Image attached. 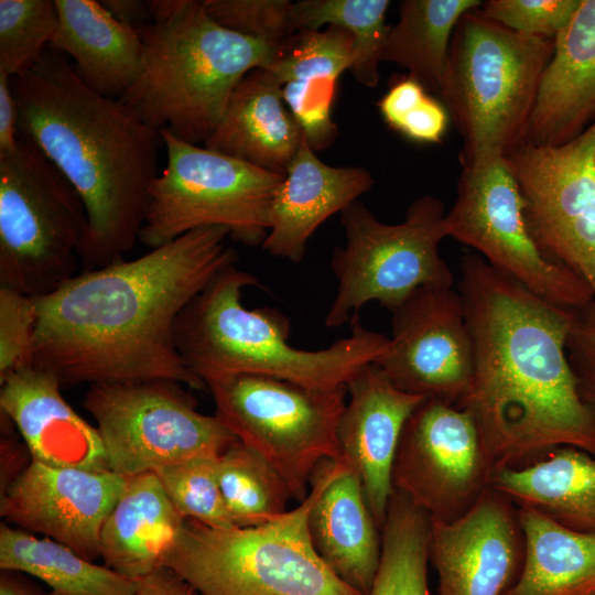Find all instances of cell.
Returning a JSON list of instances; mask_svg holds the SVG:
<instances>
[{
	"mask_svg": "<svg viewBox=\"0 0 595 595\" xmlns=\"http://www.w3.org/2000/svg\"><path fill=\"white\" fill-rule=\"evenodd\" d=\"M228 237L225 227L197 228L136 259L83 271L35 298L32 366L62 388L170 380L206 389L183 364L174 326L185 306L236 264Z\"/></svg>",
	"mask_w": 595,
	"mask_h": 595,
	"instance_id": "1",
	"label": "cell"
},
{
	"mask_svg": "<svg viewBox=\"0 0 595 595\" xmlns=\"http://www.w3.org/2000/svg\"><path fill=\"white\" fill-rule=\"evenodd\" d=\"M459 267L473 377L456 405L472 416L495 472L560 446L595 456V413L566 354L573 310L539 298L477 253L463 256Z\"/></svg>",
	"mask_w": 595,
	"mask_h": 595,
	"instance_id": "2",
	"label": "cell"
},
{
	"mask_svg": "<svg viewBox=\"0 0 595 595\" xmlns=\"http://www.w3.org/2000/svg\"><path fill=\"white\" fill-rule=\"evenodd\" d=\"M12 89L19 134L61 171L86 208L83 271L125 260L139 241L159 175L160 131L121 99L87 86L53 48L12 78Z\"/></svg>",
	"mask_w": 595,
	"mask_h": 595,
	"instance_id": "3",
	"label": "cell"
},
{
	"mask_svg": "<svg viewBox=\"0 0 595 595\" xmlns=\"http://www.w3.org/2000/svg\"><path fill=\"white\" fill-rule=\"evenodd\" d=\"M260 286L236 264L220 271L181 312L174 326L176 350L205 385L236 375H261L313 389L342 386L387 349L389 338L359 321L351 334L320 350L289 344V318L277 309L248 310L242 291Z\"/></svg>",
	"mask_w": 595,
	"mask_h": 595,
	"instance_id": "4",
	"label": "cell"
},
{
	"mask_svg": "<svg viewBox=\"0 0 595 595\" xmlns=\"http://www.w3.org/2000/svg\"><path fill=\"white\" fill-rule=\"evenodd\" d=\"M137 79L121 99L148 126L203 143L249 72L267 68L278 47L217 23L203 0H151Z\"/></svg>",
	"mask_w": 595,
	"mask_h": 595,
	"instance_id": "5",
	"label": "cell"
},
{
	"mask_svg": "<svg viewBox=\"0 0 595 595\" xmlns=\"http://www.w3.org/2000/svg\"><path fill=\"white\" fill-rule=\"evenodd\" d=\"M554 40L515 32L478 8L458 21L440 93L462 138V167L505 158L526 141Z\"/></svg>",
	"mask_w": 595,
	"mask_h": 595,
	"instance_id": "6",
	"label": "cell"
},
{
	"mask_svg": "<svg viewBox=\"0 0 595 595\" xmlns=\"http://www.w3.org/2000/svg\"><path fill=\"white\" fill-rule=\"evenodd\" d=\"M314 498L253 527L215 528L186 519L164 566L202 595H363L316 553L309 532Z\"/></svg>",
	"mask_w": 595,
	"mask_h": 595,
	"instance_id": "7",
	"label": "cell"
},
{
	"mask_svg": "<svg viewBox=\"0 0 595 595\" xmlns=\"http://www.w3.org/2000/svg\"><path fill=\"white\" fill-rule=\"evenodd\" d=\"M88 227L83 201L28 138L0 154V285L32 298L76 275Z\"/></svg>",
	"mask_w": 595,
	"mask_h": 595,
	"instance_id": "8",
	"label": "cell"
},
{
	"mask_svg": "<svg viewBox=\"0 0 595 595\" xmlns=\"http://www.w3.org/2000/svg\"><path fill=\"white\" fill-rule=\"evenodd\" d=\"M445 215L442 199L433 195L413 199L398 224L380 221L360 201L345 208L346 242L332 253L337 291L325 326L354 324L371 301L391 311L422 286L453 288L454 274L439 250L448 237Z\"/></svg>",
	"mask_w": 595,
	"mask_h": 595,
	"instance_id": "9",
	"label": "cell"
},
{
	"mask_svg": "<svg viewBox=\"0 0 595 595\" xmlns=\"http://www.w3.org/2000/svg\"><path fill=\"white\" fill-rule=\"evenodd\" d=\"M166 165L153 181L139 241L150 249L203 227L262 245L273 196L284 175L269 172L160 131Z\"/></svg>",
	"mask_w": 595,
	"mask_h": 595,
	"instance_id": "10",
	"label": "cell"
},
{
	"mask_svg": "<svg viewBox=\"0 0 595 595\" xmlns=\"http://www.w3.org/2000/svg\"><path fill=\"white\" fill-rule=\"evenodd\" d=\"M206 389L214 415L237 441L269 462L300 502L316 468L338 459L336 433L346 386L322 390L245 374L208 381Z\"/></svg>",
	"mask_w": 595,
	"mask_h": 595,
	"instance_id": "11",
	"label": "cell"
},
{
	"mask_svg": "<svg viewBox=\"0 0 595 595\" xmlns=\"http://www.w3.org/2000/svg\"><path fill=\"white\" fill-rule=\"evenodd\" d=\"M83 405L96 422L109 468L126 477L217 457L237 441L216 415L197 411L175 381L91 385Z\"/></svg>",
	"mask_w": 595,
	"mask_h": 595,
	"instance_id": "12",
	"label": "cell"
},
{
	"mask_svg": "<svg viewBox=\"0 0 595 595\" xmlns=\"http://www.w3.org/2000/svg\"><path fill=\"white\" fill-rule=\"evenodd\" d=\"M523 199L505 158L462 167L445 215L448 237L547 302L576 310L595 299L576 273L548 260L533 241Z\"/></svg>",
	"mask_w": 595,
	"mask_h": 595,
	"instance_id": "13",
	"label": "cell"
},
{
	"mask_svg": "<svg viewBox=\"0 0 595 595\" xmlns=\"http://www.w3.org/2000/svg\"><path fill=\"white\" fill-rule=\"evenodd\" d=\"M505 159L537 247L581 277L595 295V121L565 143L523 142Z\"/></svg>",
	"mask_w": 595,
	"mask_h": 595,
	"instance_id": "14",
	"label": "cell"
},
{
	"mask_svg": "<svg viewBox=\"0 0 595 595\" xmlns=\"http://www.w3.org/2000/svg\"><path fill=\"white\" fill-rule=\"evenodd\" d=\"M495 467L472 416L455 404L425 398L401 433L393 490L430 518L453 521L490 487Z\"/></svg>",
	"mask_w": 595,
	"mask_h": 595,
	"instance_id": "15",
	"label": "cell"
},
{
	"mask_svg": "<svg viewBox=\"0 0 595 595\" xmlns=\"http://www.w3.org/2000/svg\"><path fill=\"white\" fill-rule=\"evenodd\" d=\"M391 312V337L375 361L398 389L457 404L473 377V345L462 296L422 286Z\"/></svg>",
	"mask_w": 595,
	"mask_h": 595,
	"instance_id": "16",
	"label": "cell"
},
{
	"mask_svg": "<svg viewBox=\"0 0 595 595\" xmlns=\"http://www.w3.org/2000/svg\"><path fill=\"white\" fill-rule=\"evenodd\" d=\"M127 480L110 468L55 467L31 459L1 490L0 515L94 562L100 558L102 526Z\"/></svg>",
	"mask_w": 595,
	"mask_h": 595,
	"instance_id": "17",
	"label": "cell"
},
{
	"mask_svg": "<svg viewBox=\"0 0 595 595\" xmlns=\"http://www.w3.org/2000/svg\"><path fill=\"white\" fill-rule=\"evenodd\" d=\"M523 554L517 507L491 487L459 518H431L429 558L437 595H506Z\"/></svg>",
	"mask_w": 595,
	"mask_h": 595,
	"instance_id": "18",
	"label": "cell"
},
{
	"mask_svg": "<svg viewBox=\"0 0 595 595\" xmlns=\"http://www.w3.org/2000/svg\"><path fill=\"white\" fill-rule=\"evenodd\" d=\"M346 387L349 401L336 433L338 461L359 477L381 530L394 491L392 467L401 433L425 397L394 387L375 363L361 367Z\"/></svg>",
	"mask_w": 595,
	"mask_h": 595,
	"instance_id": "19",
	"label": "cell"
},
{
	"mask_svg": "<svg viewBox=\"0 0 595 595\" xmlns=\"http://www.w3.org/2000/svg\"><path fill=\"white\" fill-rule=\"evenodd\" d=\"M310 488L312 544L328 569L345 584L367 595L381 559L379 529L359 477L338 459L324 461Z\"/></svg>",
	"mask_w": 595,
	"mask_h": 595,
	"instance_id": "20",
	"label": "cell"
},
{
	"mask_svg": "<svg viewBox=\"0 0 595 595\" xmlns=\"http://www.w3.org/2000/svg\"><path fill=\"white\" fill-rule=\"evenodd\" d=\"M58 380L30 365L0 380V410L21 434L32 461L55 467L109 468L96 426L63 398Z\"/></svg>",
	"mask_w": 595,
	"mask_h": 595,
	"instance_id": "21",
	"label": "cell"
},
{
	"mask_svg": "<svg viewBox=\"0 0 595 595\" xmlns=\"http://www.w3.org/2000/svg\"><path fill=\"white\" fill-rule=\"evenodd\" d=\"M374 183L364 167L327 165L304 138L273 196L262 249L273 257L301 262L316 229L358 201Z\"/></svg>",
	"mask_w": 595,
	"mask_h": 595,
	"instance_id": "22",
	"label": "cell"
},
{
	"mask_svg": "<svg viewBox=\"0 0 595 595\" xmlns=\"http://www.w3.org/2000/svg\"><path fill=\"white\" fill-rule=\"evenodd\" d=\"M595 121V0H581L554 37L526 141L559 145Z\"/></svg>",
	"mask_w": 595,
	"mask_h": 595,
	"instance_id": "23",
	"label": "cell"
},
{
	"mask_svg": "<svg viewBox=\"0 0 595 595\" xmlns=\"http://www.w3.org/2000/svg\"><path fill=\"white\" fill-rule=\"evenodd\" d=\"M355 39L347 29L300 30L277 50L267 69L282 87L289 111L314 151L328 148L338 134L332 106L340 74L353 66Z\"/></svg>",
	"mask_w": 595,
	"mask_h": 595,
	"instance_id": "24",
	"label": "cell"
},
{
	"mask_svg": "<svg viewBox=\"0 0 595 595\" xmlns=\"http://www.w3.org/2000/svg\"><path fill=\"white\" fill-rule=\"evenodd\" d=\"M303 131L284 106L282 87L267 68L249 72L232 90L204 147L285 175Z\"/></svg>",
	"mask_w": 595,
	"mask_h": 595,
	"instance_id": "25",
	"label": "cell"
},
{
	"mask_svg": "<svg viewBox=\"0 0 595 595\" xmlns=\"http://www.w3.org/2000/svg\"><path fill=\"white\" fill-rule=\"evenodd\" d=\"M57 28L50 47L74 60L84 83L121 98L139 74L143 43L137 28L118 21L100 1L55 0Z\"/></svg>",
	"mask_w": 595,
	"mask_h": 595,
	"instance_id": "26",
	"label": "cell"
},
{
	"mask_svg": "<svg viewBox=\"0 0 595 595\" xmlns=\"http://www.w3.org/2000/svg\"><path fill=\"white\" fill-rule=\"evenodd\" d=\"M185 520L155 473L128 477L122 495L102 526L100 558L106 566L139 580L164 566Z\"/></svg>",
	"mask_w": 595,
	"mask_h": 595,
	"instance_id": "27",
	"label": "cell"
},
{
	"mask_svg": "<svg viewBox=\"0 0 595 595\" xmlns=\"http://www.w3.org/2000/svg\"><path fill=\"white\" fill-rule=\"evenodd\" d=\"M490 487L516 507L595 533V456L581 448L560 446L522 466L498 469Z\"/></svg>",
	"mask_w": 595,
	"mask_h": 595,
	"instance_id": "28",
	"label": "cell"
},
{
	"mask_svg": "<svg viewBox=\"0 0 595 595\" xmlns=\"http://www.w3.org/2000/svg\"><path fill=\"white\" fill-rule=\"evenodd\" d=\"M523 563L506 595H595V533L569 529L517 507Z\"/></svg>",
	"mask_w": 595,
	"mask_h": 595,
	"instance_id": "29",
	"label": "cell"
},
{
	"mask_svg": "<svg viewBox=\"0 0 595 595\" xmlns=\"http://www.w3.org/2000/svg\"><path fill=\"white\" fill-rule=\"evenodd\" d=\"M0 569L28 573L47 584L56 595H134L139 585V580L7 522L0 526Z\"/></svg>",
	"mask_w": 595,
	"mask_h": 595,
	"instance_id": "30",
	"label": "cell"
},
{
	"mask_svg": "<svg viewBox=\"0 0 595 595\" xmlns=\"http://www.w3.org/2000/svg\"><path fill=\"white\" fill-rule=\"evenodd\" d=\"M479 0H403L390 26L382 62L408 71L428 91L440 95L451 40L459 19L478 8Z\"/></svg>",
	"mask_w": 595,
	"mask_h": 595,
	"instance_id": "31",
	"label": "cell"
},
{
	"mask_svg": "<svg viewBox=\"0 0 595 595\" xmlns=\"http://www.w3.org/2000/svg\"><path fill=\"white\" fill-rule=\"evenodd\" d=\"M430 536V516L394 491L381 528L379 569L367 595H431Z\"/></svg>",
	"mask_w": 595,
	"mask_h": 595,
	"instance_id": "32",
	"label": "cell"
},
{
	"mask_svg": "<svg viewBox=\"0 0 595 595\" xmlns=\"http://www.w3.org/2000/svg\"><path fill=\"white\" fill-rule=\"evenodd\" d=\"M216 476L231 522L253 527L288 511L292 498L281 475L239 441L216 458Z\"/></svg>",
	"mask_w": 595,
	"mask_h": 595,
	"instance_id": "33",
	"label": "cell"
},
{
	"mask_svg": "<svg viewBox=\"0 0 595 595\" xmlns=\"http://www.w3.org/2000/svg\"><path fill=\"white\" fill-rule=\"evenodd\" d=\"M388 0H300L293 2L295 31L320 30L337 25L351 32L355 39V61L350 67L355 79L374 88L379 84L390 26L386 24Z\"/></svg>",
	"mask_w": 595,
	"mask_h": 595,
	"instance_id": "34",
	"label": "cell"
},
{
	"mask_svg": "<svg viewBox=\"0 0 595 595\" xmlns=\"http://www.w3.org/2000/svg\"><path fill=\"white\" fill-rule=\"evenodd\" d=\"M56 28L55 0H0V72L10 78L28 72Z\"/></svg>",
	"mask_w": 595,
	"mask_h": 595,
	"instance_id": "35",
	"label": "cell"
},
{
	"mask_svg": "<svg viewBox=\"0 0 595 595\" xmlns=\"http://www.w3.org/2000/svg\"><path fill=\"white\" fill-rule=\"evenodd\" d=\"M216 458L187 459L161 467L153 473L184 519L215 528H230L235 526L218 485Z\"/></svg>",
	"mask_w": 595,
	"mask_h": 595,
	"instance_id": "36",
	"label": "cell"
},
{
	"mask_svg": "<svg viewBox=\"0 0 595 595\" xmlns=\"http://www.w3.org/2000/svg\"><path fill=\"white\" fill-rule=\"evenodd\" d=\"M414 78L391 84L378 106L386 123L412 141L437 144L446 132L450 115L442 101Z\"/></svg>",
	"mask_w": 595,
	"mask_h": 595,
	"instance_id": "37",
	"label": "cell"
},
{
	"mask_svg": "<svg viewBox=\"0 0 595 595\" xmlns=\"http://www.w3.org/2000/svg\"><path fill=\"white\" fill-rule=\"evenodd\" d=\"M220 25L279 47L296 31L289 0H203Z\"/></svg>",
	"mask_w": 595,
	"mask_h": 595,
	"instance_id": "38",
	"label": "cell"
},
{
	"mask_svg": "<svg viewBox=\"0 0 595 595\" xmlns=\"http://www.w3.org/2000/svg\"><path fill=\"white\" fill-rule=\"evenodd\" d=\"M36 326L35 298L0 285V380L32 365Z\"/></svg>",
	"mask_w": 595,
	"mask_h": 595,
	"instance_id": "39",
	"label": "cell"
},
{
	"mask_svg": "<svg viewBox=\"0 0 595 595\" xmlns=\"http://www.w3.org/2000/svg\"><path fill=\"white\" fill-rule=\"evenodd\" d=\"M581 0H486L488 19L524 35L552 39L566 25Z\"/></svg>",
	"mask_w": 595,
	"mask_h": 595,
	"instance_id": "40",
	"label": "cell"
},
{
	"mask_svg": "<svg viewBox=\"0 0 595 595\" xmlns=\"http://www.w3.org/2000/svg\"><path fill=\"white\" fill-rule=\"evenodd\" d=\"M566 354L578 382L580 393L595 413V299L573 310Z\"/></svg>",
	"mask_w": 595,
	"mask_h": 595,
	"instance_id": "41",
	"label": "cell"
},
{
	"mask_svg": "<svg viewBox=\"0 0 595 595\" xmlns=\"http://www.w3.org/2000/svg\"><path fill=\"white\" fill-rule=\"evenodd\" d=\"M18 140V105L12 78L0 72V154L13 150Z\"/></svg>",
	"mask_w": 595,
	"mask_h": 595,
	"instance_id": "42",
	"label": "cell"
},
{
	"mask_svg": "<svg viewBox=\"0 0 595 595\" xmlns=\"http://www.w3.org/2000/svg\"><path fill=\"white\" fill-rule=\"evenodd\" d=\"M134 595H202L173 570L163 566L139 578Z\"/></svg>",
	"mask_w": 595,
	"mask_h": 595,
	"instance_id": "43",
	"label": "cell"
},
{
	"mask_svg": "<svg viewBox=\"0 0 595 595\" xmlns=\"http://www.w3.org/2000/svg\"><path fill=\"white\" fill-rule=\"evenodd\" d=\"M100 3L120 22L140 28L151 22L150 1L102 0Z\"/></svg>",
	"mask_w": 595,
	"mask_h": 595,
	"instance_id": "44",
	"label": "cell"
},
{
	"mask_svg": "<svg viewBox=\"0 0 595 595\" xmlns=\"http://www.w3.org/2000/svg\"><path fill=\"white\" fill-rule=\"evenodd\" d=\"M11 573V571H2L0 595H41L35 586L23 582Z\"/></svg>",
	"mask_w": 595,
	"mask_h": 595,
	"instance_id": "45",
	"label": "cell"
},
{
	"mask_svg": "<svg viewBox=\"0 0 595 595\" xmlns=\"http://www.w3.org/2000/svg\"><path fill=\"white\" fill-rule=\"evenodd\" d=\"M47 595H56V594H54V593H52V592H51V593H50V594H47Z\"/></svg>",
	"mask_w": 595,
	"mask_h": 595,
	"instance_id": "46",
	"label": "cell"
}]
</instances>
